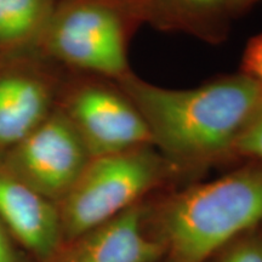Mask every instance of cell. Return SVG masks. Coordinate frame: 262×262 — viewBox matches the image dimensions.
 <instances>
[{"label": "cell", "instance_id": "obj_1", "mask_svg": "<svg viewBox=\"0 0 262 262\" xmlns=\"http://www.w3.org/2000/svg\"><path fill=\"white\" fill-rule=\"evenodd\" d=\"M116 83L142 117L152 146L180 170L231 158L262 98V83L242 71L192 89H166L133 72Z\"/></svg>", "mask_w": 262, "mask_h": 262}, {"label": "cell", "instance_id": "obj_2", "mask_svg": "<svg viewBox=\"0 0 262 262\" xmlns=\"http://www.w3.org/2000/svg\"><path fill=\"white\" fill-rule=\"evenodd\" d=\"M148 219L171 262H206L262 228V164L247 162L211 181L173 193Z\"/></svg>", "mask_w": 262, "mask_h": 262}, {"label": "cell", "instance_id": "obj_3", "mask_svg": "<svg viewBox=\"0 0 262 262\" xmlns=\"http://www.w3.org/2000/svg\"><path fill=\"white\" fill-rule=\"evenodd\" d=\"M131 0H60L35 52L63 70L117 81L131 72Z\"/></svg>", "mask_w": 262, "mask_h": 262}, {"label": "cell", "instance_id": "obj_4", "mask_svg": "<svg viewBox=\"0 0 262 262\" xmlns=\"http://www.w3.org/2000/svg\"><path fill=\"white\" fill-rule=\"evenodd\" d=\"M180 171L152 145L93 158L58 203L64 242L142 203Z\"/></svg>", "mask_w": 262, "mask_h": 262}, {"label": "cell", "instance_id": "obj_5", "mask_svg": "<svg viewBox=\"0 0 262 262\" xmlns=\"http://www.w3.org/2000/svg\"><path fill=\"white\" fill-rule=\"evenodd\" d=\"M57 106L91 158L152 145L142 117L116 81L78 73L66 77Z\"/></svg>", "mask_w": 262, "mask_h": 262}, {"label": "cell", "instance_id": "obj_6", "mask_svg": "<svg viewBox=\"0 0 262 262\" xmlns=\"http://www.w3.org/2000/svg\"><path fill=\"white\" fill-rule=\"evenodd\" d=\"M91 159L73 124L57 106L37 129L0 158V170L58 204Z\"/></svg>", "mask_w": 262, "mask_h": 262}, {"label": "cell", "instance_id": "obj_7", "mask_svg": "<svg viewBox=\"0 0 262 262\" xmlns=\"http://www.w3.org/2000/svg\"><path fill=\"white\" fill-rule=\"evenodd\" d=\"M61 70L37 52L0 58V158L57 107Z\"/></svg>", "mask_w": 262, "mask_h": 262}, {"label": "cell", "instance_id": "obj_8", "mask_svg": "<svg viewBox=\"0 0 262 262\" xmlns=\"http://www.w3.org/2000/svg\"><path fill=\"white\" fill-rule=\"evenodd\" d=\"M165 247L148 232V206L142 203L64 242L48 262H159Z\"/></svg>", "mask_w": 262, "mask_h": 262}, {"label": "cell", "instance_id": "obj_9", "mask_svg": "<svg viewBox=\"0 0 262 262\" xmlns=\"http://www.w3.org/2000/svg\"><path fill=\"white\" fill-rule=\"evenodd\" d=\"M0 222L35 262H48L64 243L58 204L2 170Z\"/></svg>", "mask_w": 262, "mask_h": 262}, {"label": "cell", "instance_id": "obj_10", "mask_svg": "<svg viewBox=\"0 0 262 262\" xmlns=\"http://www.w3.org/2000/svg\"><path fill=\"white\" fill-rule=\"evenodd\" d=\"M140 24L220 42L235 17L233 0H131Z\"/></svg>", "mask_w": 262, "mask_h": 262}, {"label": "cell", "instance_id": "obj_11", "mask_svg": "<svg viewBox=\"0 0 262 262\" xmlns=\"http://www.w3.org/2000/svg\"><path fill=\"white\" fill-rule=\"evenodd\" d=\"M60 0H0V58L35 52Z\"/></svg>", "mask_w": 262, "mask_h": 262}, {"label": "cell", "instance_id": "obj_12", "mask_svg": "<svg viewBox=\"0 0 262 262\" xmlns=\"http://www.w3.org/2000/svg\"><path fill=\"white\" fill-rule=\"evenodd\" d=\"M231 158L262 164V98L235 140Z\"/></svg>", "mask_w": 262, "mask_h": 262}, {"label": "cell", "instance_id": "obj_13", "mask_svg": "<svg viewBox=\"0 0 262 262\" xmlns=\"http://www.w3.org/2000/svg\"><path fill=\"white\" fill-rule=\"evenodd\" d=\"M217 262H262V228L238 238L226 247Z\"/></svg>", "mask_w": 262, "mask_h": 262}, {"label": "cell", "instance_id": "obj_14", "mask_svg": "<svg viewBox=\"0 0 262 262\" xmlns=\"http://www.w3.org/2000/svg\"><path fill=\"white\" fill-rule=\"evenodd\" d=\"M242 72L262 83V34L248 42L242 62Z\"/></svg>", "mask_w": 262, "mask_h": 262}, {"label": "cell", "instance_id": "obj_15", "mask_svg": "<svg viewBox=\"0 0 262 262\" xmlns=\"http://www.w3.org/2000/svg\"><path fill=\"white\" fill-rule=\"evenodd\" d=\"M0 262H32L25 251L10 237L4 226L0 222Z\"/></svg>", "mask_w": 262, "mask_h": 262}, {"label": "cell", "instance_id": "obj_16", "mask_svg": "<svg viewBox=\"0 0 262 262\" xmlns=\"http://www.w3.org/2000/svg\"><path fill=\"white\" fill-rule=\"evenodd\" d=\"M260 2V0H233V10L234 15H242L244 14L247 10H249L251 6L256 4V3Z\"/></svg>", "mask_w": 262, "mask_h": 262}, {"label": "cell", "instance_id": "obj_17", "mask_svg": "<svg viewBox=\"0 0 262 262\" xmlns=\"http://www.w3.org/2000/svg\"><path fill=\"white\" fill-rule=\"evenodd\" d=\"M165 257H166V256H165ZM165 262H171V261H170V260H169V258H168V257H166V258H165Z\"/></svg>", "mask_w": 262, "mask_h": 262}]
</instances>
